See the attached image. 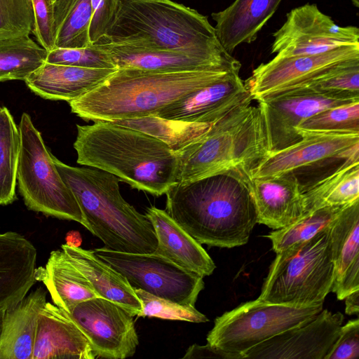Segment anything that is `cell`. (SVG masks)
<instances>
[{
  "mask_svg": "<svg viewBox=\"0 0 359 359\" xmlns=\"http://www.w3.org/2000/svg\"><path fill=\"white\" fill-rule=\"evenodd\" d=\"M76 128L77 163L108 172L156 196L179 182L177 153L163 141L112 121L77 124Z\"/></svg>",
  "mask_w": 359,
  "mask_h": 359,
  "instance_id": "1",
  "label": "cell"
},
{
  "mask_svg": "<svg viewBox=\"0 0 359 359\" xmlns=\"http://www.w3.org/2000/svg\"><path fill=\"white\" fill-rule=\"evenodd\" d=\"M165 194L168 214L201 245H243L257 224L247 182L232 175L178 182Z\"/></svg>",
  "mask_w": 359,
  "mask_h": 359,
  "instance_id": "2",
  "label": "cell"
},
{
  "mask_svg": "<svg viewBox=\"0 0 359 359\" xmlns=\"http://www.w3.org/2000/svg\"><path fill=\"white\" fill-rule=\"evenodd\" d=\"M100 42L182 52L241 67L222 46L206 16L171 0H121L116 17Z\"/></svg>",
  "mask_w": 359,
  "mask_h": 359,
  "instance_id": "3",
  "label": "cell"
},
{
  "mask_svg": "<svg viewBox=\"0 0 359 359\" xmlns=\"http://www.w3.org/2000/svg\"><path fill=\"white\" fill-rule=\"evenodd\" d=\"M237 69L159 72L118 68L102 83L69 102L84 120L116 121L156 115L165 106Z\"/></svg>",
  "mask_w": 359,
  "mask_h": 359,
  "instance_id": "4",
  "label": "cell"
},
{
  "mask_svg": "<svg viewBox=\"0 0 359 359\" xmlns=\"http://www.w3.org/2000/svg\"><path fill=\"white\" fill-rule=\"evenodd\" d=\"M55 167L73 192L87 223V229L109 249L130 253L156 250L154 227L122 197L120 179L93 167H74L53 155Z\"/></svg>",
  "mask_w": 359,
  "mask_h": 359,
  "instance_id": "5",
  "label": "cell"
},
{
  "mask_svg": "<svg viewBox=\"0 0 359 359\" xmlns=\"http://www.w3.org/2000/svg\"><path fill=\"white\" fill-rule=\"evenodd\" d=\"M259 106L234 109L212 123L200 139L177 151L179 182L229 174L245 182L270 153Z\"/></svg>",
  "mask_w": 359,
  "mask_h": 359,
  "instance_id": "6",
  "label": "cell"
},
{
  "mask_svg": "<svg viewBox=\"0 0 359 359\" xmlns=\"http://www.w3.org/2000/svg\"><path fill=\"white\" fill-rule=\"evenodd\" d=\"M328 226L276 253L259 299L300 306L323 304L334 277Z\"/></svg>",
  "mask_w": 359,
  "mask_h": 359,
  "instance_id": "7",
  "label": "cell"
},
{
  "mask_svg": "<svg viewBox=\"0 0 359 359\" xmlns=\"http://www.w3.org/2000/svg\"><path fill=\"white\" fill-rule=\"evenodd\" d=\"M17 185L28 209L62 219L87 223L72 190L60 175L41 133L22 113Z\"/></svg>",
  "mask_w": 359,
  "mask_h": 359,
  "instance_id": "8",
  "label": "cell"
},
{
  "mask_svg": "<svg viewBox=\"0 0 359 359\" xmlns=\"http://www.w3.org/2000/svg\"><path fill=\"white\" fill-rule=\"evenodd\" d=\"M323 304L306 306L259 299L245 302L215 318L207 343L224 351L242 354L288 329L305 324Z\"/></svg>",
  "mask_w": 359,
  "mask_h": 359,
  "instance_id": "9",
  "label": "cell"
},
{
  "mask_svg": "<svg viewBox=\"0 0 359 359\" xmlns=\"http://www.w3.org/2000/svg\"><path fill=\"white\" fill-rule=\"evenodd\" d=\"M134 288L181 304L195 306L203 277L184 269L157 252L130 253L102 247L93 250Z\"/></svg>",
  "mask_w": 359,
  "mask_h": 359,
  "instance_id": "10",
  "label": "cell"
},
{
  "mask_svg": "<svg viewBox=\"0 0 359 359\" xmlns=\"http://www.w3.org/2000/svg\"><path fill=\"white\" fill-rule=\"evenodd\" d=\"M357 60L359 46L342 47L311 55H276L257 67L245 83L253 100L264 101L297 90Z\"/></svg>",
  "mask_w": 359,
  "mask_h": 359,
  "instance_id": "11",
  "label": "cell"
},
{
  "mask_svg": "<svg viewBox=\"0 0 359 359\" xmlns=\"http://www.w3.org/2000/svg\"><path fill=\"white\" fill-rule=\"evenodd\" d=\"M271 53L280 57L311 55L346 46H359V29L341 27L315 4L291 10L273 34Z\"/></svg>",
  "mask_w": 359,
  "mask_h": 359,
  "instance_id": "12",
  "label": "cell"
},
{
  "mask_svg": "<svg viewBox=\"0 0 359 359\" xmlns=\"http://www.w3.org/2000/svg\"><path fill=\"white\" fill-rule=\"evenodd\" d=\"M69 315L97 358L125 359L135 354L139 339L134 316L121 305L97 297L77 304Z\"/></svg>",
  "mask_w": 359,
  "mask_h": 359,
  "instance_id": "13",
  "label": "cell"
},
{
  "mask_svg": "<svg viewBox=\"0 0 359 359\" xmlns=\"http://www.w3.org/2000/svg\"><path fill=\"white\" fill-rule=\"evenodd\" d=\"M344 319L341 313L323 309L309 322L276 334L242 355L252 359H325Z\"/></svg>",
  "mask_w": 359,
  "mask_h": 359,
  "instance_id": "14",
  "label": "cell"
},
{
  "mask_svg": "<svg viewBox=\"0 0 359 359\" xmlns=\"http://www.w3.org/2000/svg\"><path fill=\"white\" fill-rule=\"evenodd\" d=\"M358 100L359 98L310 91H294L258 102L264 118L271 151L283 149L299 142L302 137L296 128L309 117L325 109Z\"/></svg>",
  "mask_w": 359,
  "mask_h": 359,
  "instance_id": "15",
  "label": "cell"
},
{
  "mask_svg": "<svg viewBox=\"0 0 359 359\" xmlns=\"http://www.w3.org/2000/svg\"><path fill=\"white\" fill-rule=\"evenodd\" d=\"M299 133V142L270 151L251 177L283 175L330 158L359 161V134Z\"/></svg>",
  "mask_w": 359,
  "mask_h": 359,
  "instance_id": "16",
  "label": "cell"
},
{
  "mask_svg": "<svg viewBox=\"0 0 359 359\" xmlns=\"http://www.w3.org/2000/svg\"><path fill=\"white\" fill-rule=\"evenodd\" d=\"M250 92L239 76L232 72L175 101L156 116L192 123H212L236 108L250 104Z\"/></svg>",
  "mask_w": 359,
  "mask_h": 359,
  "instance_id": "17",
  "label": "cell"
},
{
  "mask_svg": "<svg viewBox=\"0 0 359 359\" xmlns=\"http://www.w3.org/2000/svg\"><path fill=\"white\" fill-rule=\"evenodd\" d=\"M257 223L272 229L286 226L304 214L303 185L293 172L251 177L247 182Z\"/></svg>",
  "mask_w": 359,
  "mask_h": 359,
  "instance_id": "18",
  "label": "cell"
},
{
  "mask_svg": "<svg viewBox=\"0 0 359 359\" xmlns=\"http://www.w3.org/2000/svg\"><path fill=\"white\" fill-rule=\"evenodd\" d=\"M86 337L68 313L46 302L37 321L32 359H95Z\"/></svg>",
  "mask_w": 359,
  "mask_h": 359,
  "instance_id": "19",
  "label": "cell"
},
{
  "mask_svg": "<svg viewBox=\"0 0 359 359\" xmlns=\"http://www.w3.org/2000/svg\"><path fill=\"white\" fill-rule=\"evenodd\" d=\"M328 229L334 264L331 292L343 300L359 290V201L344 207Z\"/></svg>",
  "mask_w": 359,
  "mask_h": 359,
  "instance_id": "20",
  "label": "cell"
},
{
  "mask_svg": "<svg viewBox=\"0 0 359 359\" xmlns=\"http://www.w3.org/2000/svg\"><path fill=\"white\" fill-rule=\"evenodd\" d=\"M36 250L21 234L0 233V309H8L28 293L36 282Z\"/></svg>",
  "mask_w": 359,
  "mask_h": 359,
  "instance_id": "21",
  "label": "cell"
},
{
  "mask_svg": "<svg viewBox=\"0 0 359 359\" xmlns=\"http://www.w3.org/2000/svg\"><path fill=\"white\" fill-rule=\"evenodd\" d=\"M117 69H88L44 62L25 81L36 95L70 102L102 83Z\"/></svg>",
  "mask_w": 359,
  "mask_h": 359,
  "instance_id": "22",
  "label": "cell"
},
{
  "mask_svg": "<svg viewBox=\"0 0 359 359\" xmlns=\"http://www.w3.org/2000/svg\"><path fill=\"white\" fill-rule=\"evenodd\" d=\"M158 241L155 252L186 270L202 277L210 276L216 266L201 244L182 229L165 210L147 208Z\"/></svg>",
  "mask_w": 359,
  "mask_h": 359,
  "instance_id": "23",
  "label": "cell"
},
{
  "mask_svg": "<svg viewBox=\"0 0 359 359\" xmlns=\"http://www.w3.org/2000/svg\"><path fill=\"white\" fill-rule=\"evenodd\" d=\"M71 264L88 280L97 294L140 317L142 303L128 280L90 250L61 245Z\"/></svg>",
  "mask_w": 359,
  "mask_h": 359,
  "instance_id": "24",
  "label": "cell"
},
{
  "mask_svg": "<svg viewBox=\"0 0 359 359\" xmlns=\"http://www.w3.org/2000/svg\"><path fill=\"white\" fill-rule=\"evenodd\" d=\"M282 0H235L223 11L212 13L217 37L231 54L241 43L256 40Z\"/></svg>",
  "mask_w": 359,
  "mask_h": 359,
  "instance_id": "25",
  "label": "cell"
},
{
  "mask_svg": "<svg viewBox=\"0 0 359 359\" xmlns=\"http://www.w3.org/2000/svg\"><path fill=\"white\" fill-rule=\"evenodd\" d=\"M99 43L111 56L116 68H135L159 72H182L228 69L213 60L182 52L161 50L109 42Z\"/></svg>",
  "mask_w": 359,
  "mask_h": 359,
  "instance_id": "26",
  "label": "cell"
},
{
  "mask_svg": "<svg viewBox=\"0 0 359 359\" xmlns=\"http://www.w3.org/2000/svg\"><path fill=\"white\" fill-rule=\"evenodd\" d=\"M47 292L39 287L6 311L0 359H32L37 321Z\"/></svg>",
  "mask_w": 359,
  "mask_h": 359,
  "instance_id": "27",
  "label": "cell"
},
{
  "mask_svg": "<svg viewBox=\"0 0 359 359\" xmlns=\"http://www.w3.org/2000/svg\"><path fill=\"white\" fill-rule=\"evenodd\" d=\"M34 278L47 288L53 304L68 313L77 304L100 297L62 249L50 252L45 266L36 267Z\"/></svg>",
  "mask_w": 359,
  "mask_h": 359,
  "instance_id": "28",
  "label": "cell"
},
{
  "mask_svg": "<svg viewBox=\"0 0 359 359\" xmlns=\"http://www.w3.org/2000/svg\"><path fill=\"white\" fill-rule=\"evenodd\" d=\"M303 195L304 214L359 201V161L344 160L330 175L311 185H303Z\"/></svg>",
  "mask_w": 359,
  "mask_h": 359,
  "instance_id": "29",
  "label": "cell"
},
{
  "mask_svg": "<svg viewBox=\"0 0 359 359\" xmlns=\"http://www.w3.org/2000/svg\"><path fill=\"white\" fill-rule=\"evenodd\" d=\"M92 15L90 0L53 1L55 48H85L91 45L89 29Z\"/></svg>",
  "mask_w": 359,
  "mask_h": 359,
  "instance_id": "30",
  "label": "cell"
},
{
  "mask_svg": "<svg viewBox=\"0 0 359 359\" xmlns=\"http://www.w3.org/2000/svg\"><path fill=\"white\" fill-rule=\"evenodd\" d=\"M112 122L150 135L165 142L175 152L203 137L212 124L167 119L156 115Z\"/></svg>",
  "mask_w": 359,
  "mask_h": 359,
  "instance_id": "31",
  "label": "cell"
},
{
  "mask_svg": "<svg viewBox=\"0 0 359 359\" xmlns=\"http://www.w3.org/2000/svg\"><path fill=\"white\" fill-rule=\"evenodd\" d=\"M47 54L29 36L0 40V81H25L46 62Z\"/></svg>",
  "mask_w": 359,
  "mask_h": 359,
  "instance_id": "32",
  "label": "cell"
},
{
  "mask_svg": "<svg viewBox=\"0 0 359 359\" xmlns=\"http://www.w3.org/2000/svg\"><path fill=\"white\" fill-rule=\"evenodd\" d=\"M20 134L10 111L0 107V205L16 200Z\"/></svg>",
  "mask_w": 359,
  "mask_h": 359,
  "instance_id": "33",
  "label": "cell"
},
{
  "mask_svg": "<svg viewBox=\"0 0 359 359\" xmlns=\"http://www.w3.org/2000/svg\"><path fill=\"white\" fill-rule=\"evenodd\" d=\"M343 208L327 207L306 213L293 223L274 229L264 237L271 240L273 250L278 253L291 245L309 240L327 228Z\"/></svg>",
  "mask_w": 359,
  "mask_h": 359,
  "instance_id": "34",
  "label": "cell"
},
{
  "mask_svg": "<svg viewBox=\"0 0 359 359\" xmlns=\"http://www.w3.org/2000/svg\"><path fill=\"white\" fill-rule=\"evenodd\" d=\"M298 133L359 134V100L321 111L306 119Z\"/></svg>",
  "mask_w": 359,
  "mask_h": 359,
  "instance_id": "35",
  "label": "cell"
},
{
  "mask_svg": "<svg viewBox=\"0 0 359 359\" xmlns=\"http://www.w3.org/2000/svg\"><path fill=\"white\" fill-rule=\"evenodd\" d=\"M294 91L359 98V60L335 69Z\"/></svg>",
  "mask_w": 359,
  "mask_h": 359,
  "instance_id": "36",
  "label": "cell"
},
{
  "mask_svg": "<svg viewBox=\"0 0 359 359\" xmlns=\"http://www.w3.org/2000/svg\"><path fill=\"white\" fill-rule=\"evenodd\" d=\"M134 291L142 303V311L140 317H154L196 323L209 320L204 314L195 308V306L181 304L152 295L137 288H134Z\"/></svg>",
  "mask_w": 359,
  "mask_h": 359,
  "instance_id": "37",
  "label": "cell"
},
{
  "mask_svg": "<svg viewBox=\"0 0 359 359\" xmlns=\"http://www.w3.org/2000/svg\"><path fill=\"white\" fill-rule=\"evenodd\" d=\"M46 62L88 69H117L109 53L99 43L85 48H55Z\"/></svg>",
  "mask_w": 359,
  "mask_h": 359,
  "instance_id": "38",
  "label": "cell"
},
{
  "mask_svg": "<svg viewBox=\"0 0 359 359\" xmlns=\"http://www.w3.org/2000/svg\"><path fill=\"white\" fill-rule=\"evenodd\" d=\"M33 24L31 0H0V40L29 36Z\"/></svg>",
  "mask_w": 359,
  "mask_h": 359,
  "instance_id": "39",
  "label": "cell"
},
{
  "mask_svg": "<svg viewBox=\"0 0 359 359\" xmlns=\"http://www.w3.org/2000/svg\"><path fill=\"white\" fill-rule=\"evenodd\" d=\"M31 1L34 16L32 33L37 43L48 52L55 48L53 1L51 0Z\"/></svg>",
  "mask_w": 359,
  "mask_h": 359,
  "instance_id": "40",
  "label": "cell"
},
{
  "mask_svg": "<svg viewBox=\"0 0 359 359\" xmlns=\"http://www.w3.org/2000/svg\"><path fill=\"white\" fill-rule=\"evenodd\" d=\"M93 15L89 38L91 43L100 42L113 24L121 0H90Z\"/></svg>",
  "mask_w": 359,
  "mask_h": 359,
  "instance_id": "41",
  "label": "cell"
},
{
  "mask_svg": "<svg viewBox=\"0 0 359 359\" xmlns=\"http://www.w3.org/2000/svg\"><path fill=\"white\" fill-rule=\"evenodd\" d=\"M359 357V319L342 325L325 359H357Z\"/></svg>",
  "mask_w": 359,
  "mask_h": 359,
  "instance_id": "42",
  "label": "cell"
},
{
  "mask_svg": "<svg viewBox=\"0 0 359 359\" xmlns=\"http://www.w3.org/2000/svg\"><path fill=\"white\" fill-rule=\"evenodd\" d=\"M182 358L244 359L242 354L228 352L208 343L204 346L191 345Z\"/></svg>",
  "mask_w": 359,
  "mask_h": 359,
  "instance_id": "43",
  "label": "cell"
},
{
  "mask_svg": "<svg viewBox=\"0 0 359 359\" xmlns=\"http://www.w3.org/2000/svg\"><path fill=\"white\" fill-rule=\"evenodd\" d=\"M345 313L348 315H358L359 313V290L345 297Z\"/></svg>",
  "mask_w": 359,
  "mask_h": 359,
  "instance_id": "44",
  "label": "cell"
},
{
  "mask_svg": "<svg viewBox=\"0 0 359 359\" xmlns=\"http://www.w3.org/2000/svg\"><path fill=\"white\" fill-rule=\"evenodd\" d=\"M66 244L73 247H80L82 238L81 234L76 231H71L67 233Z\"/></svg>",
  "mask_w": 359,
  "mask_h": 359,
  "instance_id": "45",
  "label": "cell"
},
{
  "mask_svg": "<svg viewBox=\"0 0 359 359\" xmlns=\"http://www.w3.org/2000/svg\"><path fill=\"white\" fill-rule=\"evenodd\" d=\"M6 309H0V339L3 331L4 320Z\"/></svg>",
  "mask_w": 359,
  "mask_h": 359,
  "instance_id": "46",
  "label": "cell"
},
{
  "mask_svg": "<svg viewBox=\"0 0 359 359\" xmlns=\"http://www.w3.org/2000/svg\"><path fill=\"white\" fill-rule=\"evenodd\" d=\"M351 1L355 7H356V8L359 7V0H351Z\"/></svg>",
  "mask_w": 359,
  "mask_h": 359,
  "instance_id": "47",
  "label": "cell"
},
{
  "mask_svg": "<svg viewBox=\"0 0 359 359\" xmlns=\"http://www.w3.org/2000/svg\"><path fill=\"white\" fill-rule=\"evenodd\" d=\"M129 1H168V0H129Z\"/></svg>",
  "mask_w": 359,
  "mask_h": 359,
  "instance_id": "48",
  "label": "cell"
},
{
  "mask_svg": "<svg viewBox=\"0 0 359 359\" xmlns=\"http://www.w3.org/2000/svg\"><path fill=\"white\" fill-rule=\"evenodd\" d=\"M52 1H55V0H51Z\"/></svg>",
  "mask_w": 359,
  "mask_h": 359,
  "instance_id": "49",
  "label": "cell"
}]
</instances>
